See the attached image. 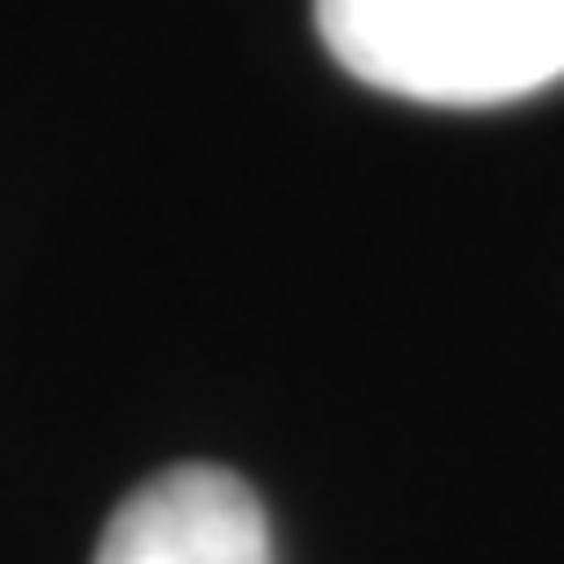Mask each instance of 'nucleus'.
<instances>
[{"label": "nucleus", "instance_id": "nucleus-1", "mask_svg": "<svg viewBox=\"0 0 564 564\" xmlns=\"http://www.w3.org/2000/svg\"><path fill=\"white\" fill-rule=\"evenodd\" d=\"M315 30L403 104L484 110L564 82V0H315Z\"/></svg>", "mask_w": 564, "mask_h": 564}, {"label": "nucleus", "instance_id": "nucleus-2", "mask_svg": "<svg viewBox=\"0 0 564 564\" xmlns=\"http://www.w3.org/2000/svg\"><path fill=\"white\" fill-rule=\"evenodd\" d=\"M96 564H272V528L235 469L176 462L104 521Z\"/></svg>", "mask_w": 564, "mask_h": 564}]
</instances>
